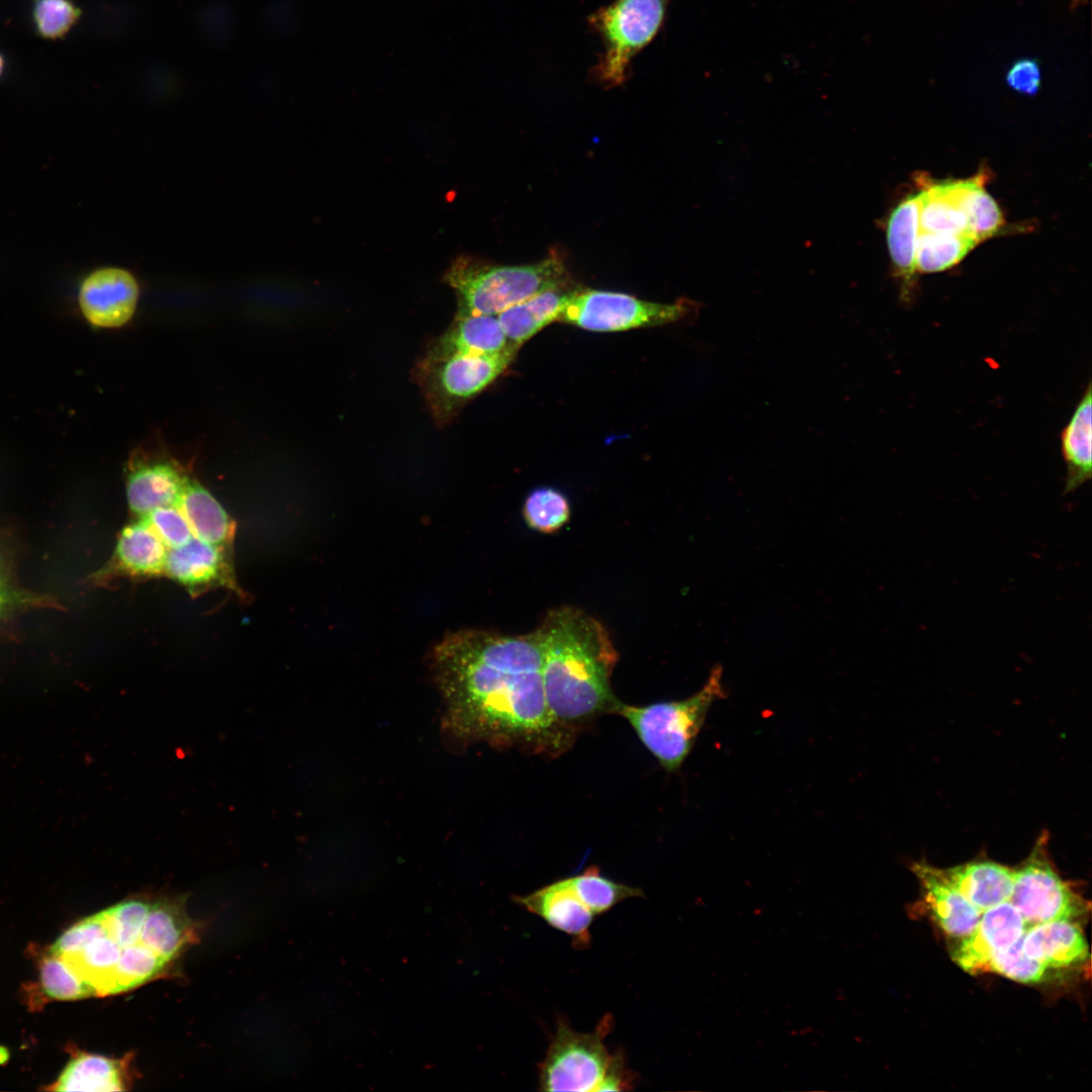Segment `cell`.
Wrapping results in <instances>:
<instances>
[{
  "label": "cell",
  "instance_id": "cell-24",
  "mask_svg": "<svg viewBox=\"0 0 1092 1092\" xmlns=\"http://www.w3.org/2000/svg\"><path fill=\"white\" fill-rule=\"evenodd\" d=\"M177 507L194 537L223 549L233 543L234 522L213 495L196 481L188 480Z\"/></svg>",
  "mask_w": 1092,
  "mask_h": 1092
},
{
  "label": "cell",
  "instance_id": "cell-19",
  "mask_svg": "<svg viewBox=\"0 0 1092 1092\" xmlns=\"http://www.w3.org/2000/svg\"><path fill=\"white\" fill-rule=\"evenodd\" d=\"M189 479L181 468L169 461L136 465L126 481L130 511L142 518L157 508L177 505Z\"/></svg>",
  "mask_w": 1092,
  "mask_h": 1092
},
{
  "label": "cell",
  "instance_id": "cell-30",
  "mask_svg": "<svg viewBox=\"0 0 1092 1092\" xmlns=\"http://www.w3.org/2000/svg\"><path fill=\"white\" fill-rule=\"evenodd\" d=\"M986 178L980 173L968 179L963 197L969 235L978 244L997 234L1005 223L999 205L984 188Z\"/></svg>",
  "mask_w": 1092,
  "mask_h": 1092
},
{
  "label": "cell",
  "instance_id": "cell-16",
  "mask_svg": "<svg viewBox=\"0 0 1092 1092\" xmlns=\"http://www.w3.org/2000/svg\"><path fill=\"white\" fill-rule=\"evenodd\" d=\"M913 872L940 928L952 937L969 935L980 921L982 912L943 878L939 869L919 861L913 864Z\"/></svg>",
  "mask_w": 1092,
  "mask_h": 1092
},
{
  "label": "cell",
  "instance_id": "cell-41",
  "mask_svg": "<svg viewBox=\"0 0 1092 1092\" xmlns=\"http://www.w3.org/2000/svg\"><path fill=\"white\" fill-rule=\"evenodd\" d=\"M5 65H6L5 58L2 55V53L0 52V79H1V77L3 75V73H4Z\"/></svg>",
  "mask_w": 1092,
  "mask_h": 1092
},
{
  "label": "cell",
  "instance_id": "cell-26",
  "mask_svg": "<svg viewBox=\"0 0 1092 1092\" xmlns=\"http://www.w3.org/2000/svg\"><path fill=\"white\" fill-rule=\"evenodd\" d=\"M967 180L930 184L920 192V232L969 235L963 197Z\"/></svg>",
  "mask_w": 1092,
  "mask_h": 1092
},
{
  "label": "cell",
  "instance_id": "cell-27",
  "mask_svg": "<svg viewBox=\"0 0 1092 1092\" xmlns=\"http://www.w3.org/2000/svg\"><path fill=\"white\" fill-rule=\"evenodd\" d=\"M121 949L107 928L67 961L94 988L97 996L116 994L115 972Z\"/></svg>",
  "mask_w": 1092,
  "mask_h": 1092
},
{
  "label": "cell",
  "instance_id": "cell-12",
  "mask_svg": "<svg viewBox=\"0 0 1092 1092\" xmlns=\"http://www.w3.org/2000/svg\"><path fill=\"white\" fill-rule=\"evenodd\" d=\"M164 574L192 595L216 586L239 592L226 557V549L196 537L180 547L168 550Z\"/></svg>",
  "mask_w": 1092,
  "mask_h": 1092
},
{
  "label": "cell",
  "instance_id": "cell-7",
  "mask_svg": "<svg viewBox=\"0 0 1092 1092\" xmlns=\"http://www.w3.org/2000/svg\"><path fill=\"white\" fill-rule=\"evenodd\" d=\"M519 346L510 345L493 355L454 353L424 356L417 379L438 424L451 421L460 406L491 384L512 363Z\"/></svg>",
  "mask_w": 1092,
  "mask_h": 1092
},
{
  "label": "cell",
  "instance_id": "cell-40",
  "mask_svg": "<svg viewBox=\"0 0 1092 1092\" xmlns=\"http://www.w3.org/2000/svg\"><path fill=\"white\" fill-rule=\"evenodd\" d=\"M1007 84L1023 94L1034 95L1040 85V71L1034 60L1023 59L1008 71Z\"/></svg>",
  "mask_w": 1092,
  "mask_h": 1092
},
{
  "label": "cell",
  "instance_id": "cell-9",
  "mask_svg": "<svg viewBox=\"0 0 1092 1092\" xmlns=\"http://www.w3.org/2000/svg\"><path fill=\"white\" fill-rule=\"evenodd\" d=\"M1048 841V834H1040L1025 862L1014 870L1009 902L1019 911L1027 928L1057 920L1078 922L1087 912L1083 898L1055 870Z\"/></svg>",
  "mask_w": 1092,
  "mask_h": 1092
},
{
  "label": "cell",
  "instance_id": "cell-37",
  "mask_svg": "<svg viewBox=\"0 0 1092 1092\" xmlns=\"http://www.w3.org/2000/svg\"><path fill=\"white\" fill-rule=\"evenodd\" d=\"M142 520L168 549L180 547L194 537L177 505L157 508L142 517Z\"/></svg>",
  "mask_w": 1092,
  "mask_h": 1092
},
{
  "label": "cell",
  "instance_id": "cell-21",
  "mask_svg": "<svg viewBox=\"0 0 1092 1092\" xmlns=\"http://www.w3.org/2000/svg\"><path fill=\"white\" fill-rule=\"evenodd\" d=\"M128 1059L78 1052L48 1090L108 1092L127 1090Z\"/></svg>",
  "mask_w": 1092,
  "mask_h": 1092
},
{
  "label": "cell",
  "instance_id": "cell-32",
  "mask_svg": "<svg viewBox=\"0 0 1092 1092\" xmlns=\"http://www.w3.org/2000/svg\"><path fill=\"white\" fill-rule=\"evenodd\" d=\"M523 517L533 530L551 534L560 530L570 519L566 496L553 487H538L525 499Z\"/></svg>",
  "mask_w": 1092,
  "mask_h": 1092
},
{
  "label": "cell",
  "instance_id": "cell-29",
  "mask_svg": "<svg viewBox=\"0 0 1092 1092\" xmlns=\"http://www.w3.org/2000/svg\"><path fill=\"white\" fill-rule=\"evenodd\" d=\"M565 881L595 915L609 911L623 900L644 896L639 888L604 877L597 867H589Z\"/></svg>",
  "mask_w": 1092,
  "mask_h": 1092
},
{
  "label": "cell",
  "instance_id": "cell-5",
  "mask_svg": "<svg viewBox=\"0 0 1092 1092\" xmlns=\"http://www.w3.org/2000/svg\"><path fill=\"white\" fill-rule=\"evenodd\" d=\"M445 280L456 291L457 312L496 315L539 292L568 284V275L556 255L517 266L490 265L461 257L447 270Z\"/></svg>",
  "mask_w": 1092,
  "mask_h": 1092
},
{
  "label": "cell",
  "instance_id": "cell-23",
  "mask_svg": "<svg viewBox=\"0 0 1092 1092\" xmlns=\"http://www.w3.org/2000/svg\"><path fill=\"white\" fill-rule=\"evenodd\" d=\"M920 192L902 200L891 212L887 223V244L896 276L902 282V295L908 300L914 282L915 250L920 233Z\"/></svg>",
  "mask_w": 1092,
  "mask_h": 1092
},
{
  "label": "cell",
  "instance_id": "cell-10",
  "mask_svg": "<svg viewBox=\"0 0 1092 1092\" xmlns=\"http://www.w3.org/2000/svg\"><path fill=\"white\" fill-rule=\"evenodd\" d=\"M139 299V284L127 270L103 267L90 273L82 282L78 301L84 317L93 326L118 328L133 315Z\"/></svg>",
  "mask_w": 1092,
  "mask_h": 1092
},
{
  "label": "cell",
  "instance_id": "cell-31",
  "mask_svg": "<svg viewBox=\"0 0 1092 1092\" xmlns=\"http://www.w3.org/2000/svg\"><path fill=\"white\" fill-rule=\"evenodd\" d=\"M39 988L49 1000L68 1001L97 995L67 960L50 950L39 961Z\"/></svg>",
  "mask_w": 1092,
  "mask_h": 1092
},
{
  "label": "cell",
  "instance_id": "cell-38",
  "mask_svg": "<svg viewBox=\"0 0 1092 1092\" xmlns=\"http://www.w3.org/2000/svg\"><path fill=\"white\" fill-rule=\"evenodd\" d=\"M107 930L104 912L101 911L73 924L52 944L50 951L66 960L75 957L92 939Z\"/></svg>",
  "mask_w": 1092,
  "mask_h": 1092
},
{
  "label": "cell",
  "instance_id": "cell-28",
  "mask_svg": "<svg viewBox=\"0 0 1092 1092\" xmlns=\"http://www.w3.org/2000/svg\"><path fill=\"white\" fill-rule=\"evenodd\" d=\"M978 245L968 235L920 232L915 250L917 272L927 274L947 270L959 264Z\"/></svg>",
  "mask_w": 1092,
  "mask_h": 1092
},
{
  "label": "cell",
  "instance_id": "cell-35",
  "mask_svg": "<svg viewBox=\"0 0 1092 1092\" xmlns=\"http://www.w3.org/2000/svg\"><path fill=\"white\" fill-rule=\"evenodd\" d=\"M152 903L128 899L104 910L109 933L121 947L140 942V934Z\"/></svg>",
  "mask_w": 1092,
  "mask_h": 1092
},
{
  "label": "cell",
  "instance_id": "cell-13",
  "mask_svg": "<svg viewBox=\"0 0 1092 1092\" xmlns=\"http://www.w3.org/2000/svg\"><path fill=\"white\" fill-rule=\"evenodd\" d=\"M168 548L141 520L123 528L112 558L95 575V582H105L117 575L135 578L164 574Z\"/></svg>",
  "mask_w": 1092,
  "mask_h": 1092
},
{
  "label": "cell",
  "instance_id": "cell-33",
  "mask_svg": "<svg viewBox=\"0 0 1092 1092\" xmlns=\"http://www.w3.org/2000/svg\"><path fill=\"white\" fill-rule=\"evenodd\" d=\"M167 964L141 941L122 947L115 972V993L148 982L161 973Z\"/></svg>",
  "mask_w": 1092,
  "mask_h": 1092
},
{
  "label": "cell",
  "instance_id": "cell-18",
  "mask_svg": "<svg viewBox=\"0 0 1092 1092\" xmlns=\"http://www.w3.org/2000/svg\"><path fill=\"white\" fill-rule=\"evenodd\" d=\"M510 345L512 343L496 315L456 312L451 326L431 345L425 356L442 357L454 353L493 355Z\"/></svg>",
  "mask_w": 1092,
  "mask_h": 1092
},
{
  "label": "cell",
  "instance_id": "cell-36",
  "mask_svg": "<svg viewBox=\"0 0 1092 1092\" xmlns=\"http://www.w3.org/2000/svg\"><path fill=\"white\" fill-rule=\"evenodd\" d=\"M1021 938L994 954L987 964L986 971L1025 984L1039 983L1044 979L1046 968L1023 952Z\"/></svg>",
  "mask_w": 1092,
  "mask_h": 1092
},
{
  "label": "cell",
  "instance_id": "cell-14",
  "mask_svg": "<svg viewBox=\"0 0 1092 1092\" xmlns=\"http://www.w3.org/2000/svg\"><path fill=\"white\" fill-rule=\"evenodd\" d=\"M516 901L550 926L567 933L574 945L584 947L590 940L589 927L596 916L565 879L558 880Z\"/></svg>",
  "mask_w": 1092,
  "mask_h": 1092
},
{
  "label": "cell",
  "instance_id": "cell-34",
  "mask_svg": "<svg viewBox=\"0 0 1092 1092\" xmlns=\"http://www.w3.org/2000/svg\"><path fill=\"white\" fill-rule=\"evenodd\" d=\"M82 14L73 0H33L31 22L34 32L46 40L63 39Z\"/></svg>",
  "mask_w": 1092,
  "mask_h": 1092
},
{
  "label": "cell",
  "instance_id": "cell-3",
  "mask_svg": "<svg viewBox=\"0 0 1092 1092\" xmlns=\"http://www.w3.org/2000/svg\"><path fill=\"white\" fill-rule=\"evenodd\" d=\"M613 1018L606 1014L592 1032L572 1029L559 1020L545 1058L539 1067V1086L544 1091H623L633 1079L621 1053L611 1054L605 1037Z\"/></svg>",
  "mask_w": 1092,
  "mask_h": 1092
},
{
  "label": "cell",
  "instance_id": "cell-8",
  "mask_svg": "<svg viewBox=\"0 0 1092 1092\" xmlns=\"http://www.w3.org/2000/svg\"><path fill=\"white\" fill-rule=\"evenodd\" d=\"M698 309L688 299L659 303L620 292L576 289L557 322L592 332H622L675 323Z\"/></svg>",
  "mask_w": 1092,
  "mask_h": 1092
},
{
  "label": "cell",
  "instance_id": "cell-1",
  "mask_svg": "<svg viewBox=\"0 0 1092 1092\" xmlns=\"http://www.w3.org/2000/svg\"><path fill=\"white\" fill-rule=\"evenodd\" d=\"M431 663L443 700V727L456 741L547 753L568 744L566 728L546 703L536 630L521 635L455 631L436 645Z\"/></svg>",
  "mask_w": 1092,
  "mask_h": 1092
},
{
  "label": "cell",
  "instance_id": "cell-15",
  "mask_svg": "<svg viewBox=\"0 0 1092 1092\" xmlns=\"http://www.w3.org/2000/svg\"><path fill=\"white\" fill-rule=\"evenodd\" d=\"M1023 952L1046 969L1076 967L1089 958V948L1076 922L1050 921L1030 926L1021 938Z\"/></svg>",
  "mask_w": 1092,
  "mask_h": 1092
},
{
  "label": "cell",
  "instance_id": "cell-4",
  "mask_svg": "<svg viewBox=\"0 0 1092 1092\" xmlns=\"http://www.w3.org/2000/svg\"><path fill=\"white\" fill-rule=\"evenodd\" d=\"M722 675V667L715 665L701 690L687 699L646 706L618 701L612 713L630 724L665 770L676 771L691 753L711 706L726 697Z\"/></svg>",
  "mask_w": 1092,
  "mask_h": 1092
},
{
  "label": "cell",
  "instance_id": "cell-11",
  "mask_svg": "<svg viewBox=\"0 0 1092 1092\" xmlns=\"http://www.w3.org/2000/svg\"><path fill=\"white\" fill-rule=\"evenodd\" d=\"M1027 929L1015 906L1004 902L982 913L976 928L952 950L953 962L970 974L986 972L998 951L1018 940Z\"/></svg>",
  "mask_w": 1092,
  "mask_h": 1092
},
{
  "label": "cell",
  "instance_id": "cell-2",
  "mask_svg": "<svg viewBox=\"0 0 1092 1092\" xmlns=\"http://www.w3.org/2000/svg\"><path fill=\"white\" fill-rule=\"evenodd\" d=\"M545 699L564 728L612 713L611 679L619 654L603 624L573 607L553 609L536 629Z\"/></svg>",
  "mask_w": 1092,
  "mask_h": 1092
},
{
  "label": "cell",
  "instance_id": "cell-39",
  "mask_svg": "<svg viewBox=\"0 0 1092 1092\" xmlns=\"http://www.w3.org/2000/svg\"><path fill=\"white\" fill-rule=\"evenodd\" d=\"M48 605L47 598L18 588L0 557V618L24 607Z\"/></svg>",
  "mask_w": 1092,
  "mask_h": 1092
},
{
  "label": "cell",
  "instance_id": "cell-6",
  "mask_svg": "<svg viewBox=\"0 0 1092 1092\" xmlns=\"http://www.w3.org/2000/svg\"><path fill=\"white\" fill-rule=\"evenodd\" d=\"M670 1L614 0L588 16V25L603 46L592 68L597 81L611 88L628 79L633 59L661 30Z\"/></svg>",
  "mask_w": 1092,
  "mask_h": 1092
},
{
  "label": "cell",
  "instance_id": "cell-20",
  "mask_svg": "<svg viewBox=\"0 0 1092 1092\" xmlns=\"http://www.w3.org/2000/svg\"><path fill=\"white\" fill-rule=\"evenodd\" d=\"M575 290L568 284L549 288L496 314L509 342L521 347L546 326L557 322Z\"/></svg>",
  "mask_w": 1092,
  "mask_h": 1092
},
{
  "label": "cell",
  "instance_id": "cell-22",
  "mask_svg": "<svg viewBox=\"0 0 1092 1092\" xmlns=\"http://www.w3.org/2000/svg\"><path fill=\"white\" fill-rule=\"evenodd\" d=\"M1091 407L1092 393L1089 382L1069 423L1061 433V452L1067 470L1065 494L1078 489L1092 475Z\"/></svg>",
  "mask_w": 1092,
  "mask_h": 1092
},
{
  "label": "cell",
  "instance_id": "cell-25",
  "mask_svg": "<svg viewBox=\"0 0 1092 1092\" xmlns=\"http://www.w3.org/2000/svg\"><path fill=\"white\" fill-rule=\"evenodd\" d=\"M193 933L192 923L183 906L159 900L151 905L142 926L140 941L169 963L193 939Z\"/></svg>",
  "mask_w": 1092,
  "mask_h": 1092
},
{
  "label": "cell",
  "instance_id": "cell-17",
  "mask_svg": "<svg viewBox=\"0 0 1092 1092\" xmlns=\"http://www.w3.org/2000/svg\"><path fill=\"white\" fill-rule=\"evenodd\" d=\"M943 878L982 913L1010 900L1014 870L991 860L939 869Z\"/></svg>",
  "mask_w": 1092,
  "mask_h": 1092
}]
</instances>
